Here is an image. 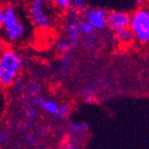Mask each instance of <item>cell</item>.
<instances>
[{
  "label": "cell",
  "mask_w": 149,
  "mask_h": 149,
  "mask_svg": "<svg viewBox=\"0 0 149 149\" xmlns=\"http://www.w3.org/2000/svg\"><path fill=\"white\" fill-rule=\"evenodd\" d=\"M23 65V58L10 48H3L0 57V86L10 87L16 81Z\"/></svg>",
  "instance_id": "obj_1"
},
{
  "label": "cell",
  "mask_w": 149,
  "mask_h": 149,
  "mask_svg": "<svg viewBox=\"0 0 149 149\" xmlns=\"http://www.w3.org/2000/svg\"><path fill=\"white\" fill-rule=\"evenodd\" d=\"M1 29L10 42H18L25 36L24 24L21 22L16 8L10 4L4 6V18Z\"/></svg>",
  "instance_id": "obj_2"
},
{
  "label": "cell",
  "mask_w": 149,
  "mask_h": 149,
  "mask_svg": "<svg viewBox=\"0 0 149 149\" xmlns=\"http://www.w3.org/2000/svg\"><path fill=\"white\" fill-rule=\"evenodd\" d=\"M129 28L134 39L142 44L149 42V10L147 8H140L130 15Z\"/></svg>",
  "instance_id": "obj_3"
},
{
  "label": "cell",
  "mask_w": 149,
  "mask_h": 149,
  "mask_svg": "<svg viewBox=\"0 0 149 149\" xmlns=\"http://www.w3.org/2000/svg\"><path fill=\"white\" fill-rule=\"evenodd\" d=\"M28 16L32 25L39 29H46L51 25V16L47 0H30Z\"/></svg>",
  "instance_id": "obj_4"
},
{
  "label": "cell",
  "mask_w": 149,
  "mask_h": 149,
  "mask_svg": "<svg viewBox=\"0 0 149 149\" xmlns=\"http://www.w3.org/2000/svg\"><path fill=\"white\" fill-rule=\"evenodd\" d=\"M79 23L80 20H78L76 12H74L68 18L67 22L65 24V33H66V37H67L66 40L72 45L74 48L79 43V38H80Z\"/></svg>",
  "instance_id": "obj_5"
},
{
  "label": "cell",
  "mask_w": 149,
  "mask_h": 149,
  "mask_svg": "<svg viewBox=\"0 0 149 149\" xmlns=\"http://www.w3.org/2000/svg\"><path fill=\"white\" fill-rule=\"evenodd\" d=\"M130 15L125 12H111L107 13L105 27H109L113 31H117L122 28L129 27Z\"/></svg>",
  "instance_id": "obj_6"
},
{
  "label": "cell",
  "mask_w": 149,
  "mask_h": 149,
  "mask_svg": "<svg viewBox=\"0 0 149 149\" xmlns=\"http://www.w3.org/2000/svg\"><path fill=\"white\" fill-rule=\"evenodd\" d=\"M85 19L90 24H92L96 30H101L105 28L107 13L102 8H89L86 10Z\"/></svg>",
  "instance_id": "obj_7"
},
{
  "label": "cell",
  "mask_w": 149,
  "mask_h": 149,
  "mask_svg": "<svg viewBox=\"0 0 149 149\" xmlns=\"http://www.w3.org/2000/svg\"><path fill=\"white\" fill-rule=\"evenodd\" d=\"M115 32H116V39L118 40V42L123 45L132 44V43L136 40L132 29L129 27L122 28V29L117 30V31H115Z\"/></svg>",
  "instance_id": "obj_8"
},
{
  "label": "cell",
  "mask_w": 149,
  "mask_h": 149,
  "mask_svg": "<svg viewBox=\"0 0 149 149\" xmlns=\"http://www.w3.org/2000/svg\"><path fill=\"white\" fill-rule=\"evenodd\" d=\"M79 30H80V35L84 36V37H91L93 33H95L96 29L93 26L92 24H90L87 20L80 21L79 23Z\"/></svg>",
  "instance_id": "obj_9"
},
{
  "label": "cell",
  "mask_w": 149,
  "mask_h": 149,
  "mask_svg": "<svg viewBox=\"0 0 149 149\" xmlns=\"http://www.w3.org/2000/svg\"><path fill=\"white\" fill-rule=\"evenodd\" d=\"M42 109H44L47 114L54 115V116H56L57 109H58V104H57V102L54 101V100L45 99L44 103H43Z\"/></svg>",
  "instance_id": "obj_10"
},
{
  "label": "cell",
  "mask_w": 149,
  "mask_h": 149,
  "mask_svg": "<svg viewBox=\"0 0 149 149\" xmlns=\"http://www.w3.org/2000/svg\"><path fill=\"white\" fill-rule=\"evenodd\" d=\"M55 47H56V49L58 50V51H61V52H63V53H68V52H70L71 50L74 49V47H73L72 45L70 44L66 39H61V40L56 41Z\"/></svg>",
  "instance_id": "obj_11"
},
{
  "label": "cell",
  "mask_w": 149,
  "mask_h": 149,
  "mask_svg": "<svg viewBox=\"0 0 149 149\" xmlns=\"http://www.w3.org/2000/svg\"><path fill=\"white\" fill-rule=\"evenodd\" d=\"M71 132L76 136H84L88 132V124L87 123H72L70 126Z\"/></svg>",
  "instance_id": "obj_12"
},
{
  "label": "cell",
  "mask_w": 149,
  "mask_h": 149,
  "mask_svg": "<svg viewBox=\"0 0 149 149\" xmlns=\"http://www.w3.org/2000/svg\"><path fill=\"white\" fill-rule=\"evenodd\" d=\"M82 98L87 103H93L94 101H96V93L94 92V90L92 89H86L82 92Z\"/></svg>",
  "instance_id": "obj_13"
},
{
  "label": "cell",
  "mask_w": 149,
  "mask_h": 149,
  "mask_svg": "<svg viewBox=\"0 0 149 149\" xmlns=\"http://www.w3.org/2000/svg\"><path fill=\"white\" fill-rule=\"evenodd\" d=\"M71 63H72V60H71V57L67 54V53H64V55L62 56L61 58V67L60 70L64 71V70H67L70 68L71 66Z\"/></svg>",
  "instance_id": "obj_14"
},
{
  "label": "cell",
  "mask_w": 149,
  "mask_h": 149,
  "mask_svg": "<svg viewBox=\"0 0 149 149\" xmlns=\"http://www.w3.org/2000/svg\"><path fill=\"white\" fill-rule=\"evenodd\" d=\"M70 112V107L67 103H63V104L58 105V109H57V114L56 117L58 118H65L69 114Z\"/></svg>",
  "instance_id": "obj_15"
},
{
  "label": "cell",
  "mask_w": 149,
  "mask_h": 149,
  "mask_svg": "<svg viewBox=\"0 0 149 149\" xmlns=\"http://www.w3.org/2000/svg\"><path fill=\"white\" fill-rule=\"evenodd\" d=\"M52 1L60 10H65L71 8V1L70 0H52Z\"/></svg>",
  "instance_id": "obj_16"
},
{
  "label": "cell",
  "mask_w": 149,
  "mask_h": 149,
  "mask_svg": "<svg viewBox=\"0 0 149 149\" xmlns=\"http://www.w3.org/2000/svg\"><path fill=\"white\" fill-rule=\"evenodd\" d=\"M32 101V104L35 105L36 107H39V109H42L43 107V103L45 101V98L43 96H40V95H35V97L31 99Z\"/></svg>",
  "instance_id": "obj_17"
},
{
  "label": "cell",
  "mask_w": 149,
  "mask_h": 149,
  "mask_svg": "<svg viewBox=\"0 0 149 149\" xmlns=\"http://www.w3.org/2000/svg\"><path fill=\"white\" fill-rule=\"evenodd\" d=\"M71 1V6L75 8V10H84L86 6L85 0H70Z\"/></svg>",
  "instance_id": "obj_18"
},
{
  "label": "cell",
  "mask_w": 149,
  "mask_h": 149,
  "mask_svg": "<svg viewBox=\"0 0 149 149\" xmlns=\"http://www.w3.org/2000/svg\"><path fill=\"white\" fill-rule=\"evenodd\" d=\"M38 117V112L36 111V109H29L26 111V118L28 120H33Z\"/></svg>",
  "instance_id": "obj_19"
},
{
  "label": "cell",
  "mask_w": 149,
  "mask_h": 149,
  "mask_svg": "<svg viewBox=\"0 0 149 149\" xmlns=\"http://www.w3.org/2000/svg\"><path fill=\"white\" fill-rule=\"evenodd\" d=\"M40 92H41V87L38 84H31L30 85V93H31V95H38V94H40Z\"/></svg>",
  "instance_id": "obj_20"
},
{
  "label": "cell",
  "mask_w": 149,
  "mask_h": 149,
  "mask_svg": "<svg viewBox=\"0 0 149 149\" xmlns=\"http://www.w3.org/2000/svg\"><path fill=\"white\" fill-rule=\"evenodd\" d=\"M8 139V134L6 130H1L0 132V145H3Z\"/></svg>",
  "instance_id": "obj_21"
},
{
  "label": "cell",
  "mask_w": 149,
  "mask_h": 149,
  "mask_svg": "<svg viewBox=\"0 0 149 149\" xmlns=\"http://www.w3.org/2000/svg\"><path fill=\"white\" fill-rule=\"evenodd\" d=\"M3 18H4V6L2 4H0V28L2 26Z\"/></svg>",
  "instance_id": "obj_22"
},
{
  "label": "cell",
  "mask_w": 149,
  "mask_h": 149,
  "mask_svg": "<svg viewBox=\"0 0 149 149\" xmlns=\"http://www.w3.org/2000/svg\"><path fill=\"white\" fill-rule=\"evenodd\" d=\"M25 140L27 141V143H29V144H33L36 142V139L33 136H31V134H25Z\"/></svg>",
  "instance_id": "obj_23"
},
{
  "label": "cell",
  "mask_w": 149,
  "mask_h": 149,
  "mask_svg": "<svg viewBox=\"0 0 149 149\" xmlns=\"http://www.w3.org/2000/svg\"><path fill=\"white\" fill-rule=\"evenodd\" d=\"M3 48H4V47H2V46H1V45H0V57H1V54H2Z\"/></svg>",
  "instance_id": "obj_24"
},
{
  "label": "cell",
  "mask_w": 149,
  "mask_h": 149,
  "mask_svg": "<svg viewBox=\"0 0 149 149\" xmlns=\"http://www.w3.org/2000/svg\"><path fill=\"white\" fill-rule=\"evenodd\" d=\"M6 1H14V0H6Z\"/></svg>",
  "instance_id": "obj_25"
}]
</instances>
